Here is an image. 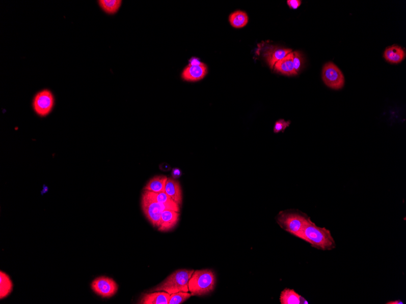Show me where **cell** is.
<instances>
[{
    "label": "cell",
    "mask_w": 406,
    "mask_h": 304,
    "mask_svg": "<svg viewBox=\"0 0 406 304\" xmlns=\"http://www.w3.org/2000/svg\"><path fill=\"white\" fill-rule=\"evenodd\" d=\"M55 99L53 94L49 89L40 90L34 96L33 107L34 112L41 117H45L52 111Z\"/></svg>",
    "instance_id": "cell-6"
},
{
    "label": "cell",
    "mask_w": 406,
    "mask_h": 304,
    "mask_svg": "<svg viewBox=\"0 0 406 304\" xmlns=\"http://www.w3.org/2000/svg\"><path fill=\"white\" fill-rule=\"evenodd\" d=\"M292 52L291 49L279 48L275 46H267L263 49V57L265 58L267 64L272 70L275 67L277 62Z\"/></svg>",
    "instance_id": "cell-9"
},
{
    "label": "cell",
    "mask_w": 406,
    "mask_h": 304,
    "mask_svg": "<svg viewBox=\"0 0 406 304\" xmlns=\"http://www.w3.org/2000/svg\"><path fill=\"white\" fill-rule=\"evenodd\" d=\"M165 193L178 205H181L182 190L178 181L173 178H168L166 184Z\"/></svg>",
    "instance_id": "cell-15"
},
{
    "label": "cell",
    "mask_w": 406,
    "mask_h": 304,
    "mask_svg": "<svg viewBox=\"0 0 406 304\" xmlns=\"http://www.w3.org/2000/svg\"><path fill=\"white\" fill-rule=\"evenodd\" d=\"M287 4L289 8L292 9H297L302 4L300 0H288Z\"/></svg>",
    "instance_id": "cell-25"
},
{
    "label": "cell",
    "mask_w": 406,
    "mask_h": 304,
    "mask_svg": "<svg viewBox=\"0 0 406 304\" xmlns=\"http://www.w3.org/2000/svg\"><path fill=\"white\" fill-rule=\"evenodd\" d=\"M208 70L206 64H203L199 66H187L184 69L181 74L182 79L190 82L203 80L206 77Z\"/></svg>",
    "instance_id": "cell-10"
},
{
    "label": "cell",
    "mask_w": 406,
    "mask_h": 304,
    "mask_svg": "<svg viewBox=\"0 0 406 304\" xmlns=\"http://www.w3.org/2000/svg\"><path fill=\"white\" fill-rule=\"evenodd\" d=\"M203 64V63L201 62L200 59L197 57H192L190 60H188V65L199 66Z\"/></svg>",
    "instance_id": "cell-26"
},
{
    "label": "cell",
    "mask_w": 406,
    "mask_h": 304,
    "mask_svg": "<svg viewBox=\"0 0 406 304\" xmlns=\"http://www.w3.org/2000/svg\"><path fill=\"white\" fill-rule=\"evenodd\" d=\"M179 217V212L174 211V210H165L162 212L158 227L159 230L166 232L172 230L177 224Z\"/></svg>",
    "instance_id": "cell-11"
},
{
    "label": "cell",
    "mask_w": 406,
    "mask_h": 304,
    "mask_svg": "<svg viewBox=\"0 0 406 304\" xmlns=\"http://www.w3.org/2000/svg\"><path fill=\"white\" fill-rule=\"evenodd\" d=\"M302 60H303V59H302V56L301 54V52L298 51L293 52L294 68L295 72H296L297 74L301 70Z\"/></svg>",
    "instance_id": "cell-24"
},
{
    "label": "cell",
    "mask_w": 406,
    "mask_h": 304,
    "mask_svg": "<svg viewBox=\"0 0 406 304\" xmlns=\"http://www.w3.org/2000/svg\"><path fill=\"white\" fill-rule=\"evenodd\" d=\"M384 57L390 64H398L405 58V52L400 46H390L386 49Z\"/></svg>",
    "instance_id": "cell-16"
},
{
    "label": "cell",
    "mask_w": 406,
    "mask_h": 304,
    "mask_svg": "<svg viewBox=\"0 0 406 304\" xmlns=\"http://www.w3.org/2000/svg\"><path fill=\"white\" fill-rule=\"evenodd\" d=\"M91 286L94 292L102 297H111L117 293L118 290L117 283L112 278L105 277L96 278L92 282Z\"/></svg>",
    "instance_id": "cell-8"
},
{
    "label": "cell",
    "mask_w": 406,
    "mask_h": 304,
    "mask_svg": "<svg viewBox=\"0 0 406 304\" xmlns=\"http://www.w3.org/2000/svg\"><path fill=\"white\" fill-rule=\"evenodd\" d=\"M0 288H1L0 289V298L1 299L7 297L13 289V284H12L10 278L8 275L3 271L0 272Z\"/></svg>",
    "instance_id": "cell-21"
},
{
    "label": "cell",
    "mask_w": 406,
    "mask_h": 304,
    "mask_svg": "<svg viewBox=\"0 0 406 304\" xmlns=\"http://www.w3.org/2000/svg\"><path fill=\"white\" fill-rule=\"evenodd\" d=\"M387 303H388V304H401V303H403V302H402L401 301H399V300H395V301L389 302H388Z\"/></svg>",
    "instance_id": "cell-28"
},
{
    "label": "cell",
    "mask_w": 406,
    "mask_h": 304,
    "mask_svg": "<svg viewBox=\"0 0 406 304\" xmlns=\"http://www.w3.org/2000/svg\"><path fill=\"white\" fill-rule=\"evenodd\" d=\"M215 281V275L210 269L194 271L188 282V291L192 296L206 295L214 290Z\"/></svg>",
    "instance_id": "cell-3"
},
{
    "label": "cell",
    "mask_w": 406,
    "mask_h": 304,
    "mask_svg": "<svg viewBox=\"0 0 406 304\" xmlns=\"http://www.w3.org/2000/svg\"><path fill=\"white\" fill-rule=\"evenodd\" d=\"M170 295L164 291H153L145 293L141 297V304H168Z\"/></svg>",
    "instance_id": "cell-12"
},
{
    "label": "cell",
    "mask_w": 406,
    "mask_h": 304,
    "mask_svg": "<svg viewBox=\"0 0 406 304\" xmlns=\"http://www.w3.org/2000/svg\"><path fill=\"white\" fill-rule=\"evenodd\" d=\"M168 177L166 175H157L149 181L144 188V190L150 192L159 193L165 192V187Z\"/></svg>",
    "instance_id": "cell-18"
},
{
    "label": "cell",
    "mask_w": 406,
    "mask_h": 304,
    "mask_svg": "<svg viewBox=\"0 0 406 304\" xmlns=\"http://www.w3.org/2000/svg\"><path fill=\"white\" fill-rule=\"evenodd\" d=\"M229 20L231 26L235 28L243 27L248 23V15L240 11H235L230 15Z\"/></svg>",
    "instance_id": "cell-20"
},
{
    "label": "cell",
    "mask_w": 406,
    "mask_h": 304,
    "mask_svg": "<svg viewBox=\"0 0 406 304\" xmlns=\"http://www.w3.org/2000/svg\"><path fill=\"white\" fill-rule=\"evenodd\" d=\"M300 238L319 250H332L336 247L331 232L326 228L318 227L310 218H308Z\"/></svg>",
    "instance_id": "cell-1"
},
{
    "label": "cell",
    "mask_w": 406,
    "mask_h": 304,
    "mask_svg": "<svg viewBox=\"0 0 406 304\" xmlns=\"http://www.w3.org/2000/svg\"><path fill=\"white\" fill-rule=\"evenodd\" d=\"M193 269H178L173 272L160 283L158 286L153 288L150 292L153 291H164L172 294L178 292H188V282L192 275L194 273Z\"/></svg>",
    "instance_id": "cell-2"
},
{
    "label": "cell",
    "mask_w": 406,
    "mask_h": 304,
    "mask_svg": "<svg viewBox=\"0 0 406 304\" xmlns=\"http://www.w3.org/2000/svg\"><path fill=\"white\" fill-rule=\"evenodd\" d=\"M275 70L288 76H296L293 65V52H291L285 57L277 62L275 65Z\"/></svg>",
    "instance_id": "cell-13"
},
{
    "label": "cell",
    "mask_w": 406,
    "mask_h": 304,
    "mask_svg": "<svg viewBox=\"0 0 406 304\" xmlns=\"http://www.w3.org/2000/svg\"><path fill=\"white\" fill-rule=\"evenodd\" d=\"M280 302L281 304L308 303L303 297L295 292L294 290L289 288H285L282 291L280 296Z\"/></svg>",
    "instance_id": "cell-17"
},
{
    "label": "cell",
    "mask_w": 406,
    "mask_h": 304,
    "mask_svg": "<svg viewBox=\"0 0 406 304\" xmlns=\"http://www.w3.org/2000/svg\"><path fill=\"white\" fill-rule=\"evenodd\" d=\"M308 218L305 215L296 212H282L277 220L280 227L283 230L300 238Z\"/></svg>",
    "instance_id": "cell-4"
},
{
    "label": "cell",
    "mask_w": 406,
    "mask_h": 304,
    "mask_svg": "<svg viewBox=\"0 0 406 304\" xmlns=\"http://www.w3.org/2000/svg\"><path fill=\"white\" fill-rule=\"evenodd\" d=\"M143 194L157 202L169 206L170 208L174 211L179 212V210H180V208H179L180 205L173 200L165 192L155 193L144 190Z\"/></svg>",
    "instance_id": "cell-14"
},
{
    "label": "cell",
    "mask_w": 406,
    "mask_h": 304,
    "mask_svg": "<svg viewBox=\"0 0 406 304\" xmlns=\"http://www.w3.org/2000/svg\"><path fill=\"white\" fill-rule=\"evenodd\" d=\"M191 296V293L183 291L173 293L170 295L168 304H181L190 299Z\"/></svg>",
    "instance_id": "cell-22"
},
{
    "label": "cell",
    "mask_w": 406,
    "mask_h": 304,
    "mask_svg": "<svg viewBox=\"0 0 406 304\" xmlns=\"http://www.w3.org/2000/svg\"><path fill=\"white\" fill-rule=\"evenodd\" d=\"M290 124V121H286L283 119H281V120L276 122L275 128H274V132L275 133L284 132L286 128L288 127Z\"/></svg>",
    "instance_id": "cell-23"
},
{
    "label": "cell",
    "mask_w": 406,
    "mask_h": 304,
    "mask_svg": "<svg viewBox=\"0 0 406 304\" xmlns=\"http://www.w3.org/2000/svg\"><path fill=\"white\" fill-rule=\"evenodd\" d=\"M322 80L327 86L335 90L342 89L345 83V78L342 71L332 62H328L324 65Z\"/></svg>",
    "instance_id": "cell-7"
},
{
    "label": "cell",
    "mask_w": 406,
    "mask_h": 304,
    "mask_svg": "<svg viewBox=\"0 0 406 304\" xmlns=\"http://www.w3.org/2000/svg\"><path fill=\"white\" fill-rule=\"evenodd\" d=\"M141 207L146 217L154 227H159L162 212L166 209L172 210L169 206L162 204L142 195Z\"/></svg>",
    "instance_id": "cell-5"
},
{
    "label": "cell",
    "mask_w": 406,
    "mask_h": 304,
    "mask_svg": "<svg viewBox=\"0 0 406 304\" xmlns=\"http://www.w3.org/2000/svg\"><path fill=\"white\" fill-rule=\"evenodd\" d=\"M182 175V171L179 170L178 168H174L172 170V175L173 178L174 179H177L181 176Z\"/></svg>",
    "instance_id": "cell-27"
},
{
    "label": "cell",
    "mask_w": 406,
    "mask_h": 304,
    "mask_svg": "<svg viewBox=\"0 0 406 304\" xmlns=\"http://www.w3.org/2000/svg\"><path fill=\"white\" fill-rule=\"evenodd\" d=\"M122 2L121 0H100L98 2L102 10L109 15L117 13L121 8Z\"/></svg>",
    "instance_id": "cell-19"
}]
</instances>
